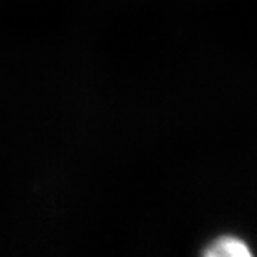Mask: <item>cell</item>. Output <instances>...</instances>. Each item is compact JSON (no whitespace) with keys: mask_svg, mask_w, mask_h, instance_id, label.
<instances>
[{"mask_svg":"<svg viewBox=\"0 0 257 257\" xmlns=\"http://www.w3.org/2000/svg\"><path fill=\"white\" fill-rule=\"evenodd\" d=\"M203 254L207 257H248L253 253L247 247V244L239 237L223 236L211 241L204 248Z\"/></svg>","mask_w":257,"mask_h":257,"instance_id":"cell-1","label":"cell"}]
</instances>
